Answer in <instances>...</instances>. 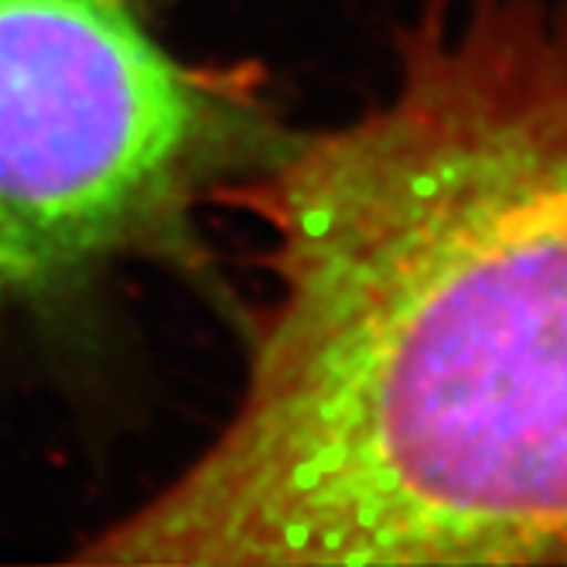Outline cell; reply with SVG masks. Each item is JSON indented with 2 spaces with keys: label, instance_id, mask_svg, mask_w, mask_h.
<instances>
[{
  "label": "cell",
  "instance_id": "obj_1",
  "mask_svg": "<svg viewBox=\"0 0 567 567\" xmlns=\"http://www.w3.org/2000/svg\"><path fill=\"white\" fill-rule=\"evenodd\" d=\"M270 154L236 411L75 560L567 564V0H427L386 100Z\"/></svg>",
  "mask_w": 567,
  "mask_h": 567
},
{
  "label": "cell",
  "instance_id": "obj_2",
  "mask_svg": "<svg viewBox=\"0 0 567 567\" xmlns=\"http://www.w3.org/2000/svg\"><path fill=\"white\" fill-rule=\"evenodd\" d=\"M277 144L124 0H0V305L172 239Z\"/></svg>",
  "mask_w": 567,
  "mask_h": 567
}]
</instances>
